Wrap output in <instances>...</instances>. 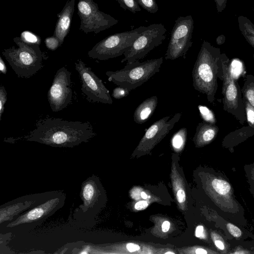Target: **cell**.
Returning <instances> with one entry per match:
<instances>
[{"label":"cell","instance_id":"9","mask_svg":"<svg viewBox=\"0 0 254 254\" xmlns=\"http://www.w3.org/2000/svg\"><path fill=\"white\" fill-rule=\"evenodd\" d=\"M77 14L80 19L79 30L87 34H97L117 24L118 20L99 9L93 0H79Z\"/></svg>","mask_w":254,"mask_h":254},{"label":"cell","instance_id":"18","mask_svg":"<svg viewBox=\"0 0 254 254\" xmlns=\"http://www.w3.org/2000/svg\"><path fill=\"white\" fill-rule=\"evenodd\" d=\"M241 33L248 43L254 48V24L248 17L241 15L238 18Z\"/></svg>","mask_w":254,"mask_h":254},{"label":"cell","instance_id":"12","mask_svg":"<svg viewBox=\"0 0 254 254\" xmlns=\"http://www.w3.org/2000/svg\"><path fill=\"white\" fill-rule=\"evenodd\" d=\"M181 116L182 113H178L170 120V116H166L154 122L146 130L137 147L138 150L145 151L153 148L169 132Z\"/></svg>","mask_w":254,"mask_h":254},{"label":"cell","instance_id":"11","mask_svg":"<svg viewBox=\"0 0 254 254\" xmlns=\"http://www.w3.org/2000/svg\"><path fill=\"white\" fill-rule=\"evenodd\" d=\"M71 73L65 66L59 69L48 92V100L53 112L63 110L71 102Z\"/></svg>","mask_w":254,"mask_h":254},{"label":"cell","instance_id":"22","mask_svg":"<svg viewBox=\"0 0 254 254\" xmlns=\"http://www.w3.org/2000/svg\"><path fill=\"white\" fill-rule=\"evenodd\" d=\"M20 38L23 42L28 44L40 45L41 43V39L38 35L28 30L23 31Z\"/></svg>","mask_w":254,"mask_h":254},{"label":"cell","instance_id":"41","mask_svg":"<svg viewBox=\"0 0 254 254\" xmlns=\"http://www.w3.org/2000/svg\"><path fill=\"white\" fill-rule=\"evenodd\" d=\"M195 253L198 254H207V252L206 251V250L203 249H197L195 250Z\"/></svg>","mask_w":254,"mask_h":254},{"label":"cell","instance_id":"17","mask_svg":"<svg viewBox=\"0 0 254 254\" xmlns=\"http://www.w3.org/2000/svg\"><path fill=\"white\" fill-rule=\"evenodd\" d=\"M219 128L215 125L200 123L196 127L193 140L198 146L207 144L216 137Z\"/></svg>","mask_w":254,"mask_h":254},{"label":"cell","instance_id":"7","mask_svg":"<svg viewBox=\"0 0 254 254\" xmlns=\"http://www.w3.org/2000/svg\"><path fill=\"white\" fill-rule=\"evenodd\" d=\"M167 30L161 23H154L146 29L134 40L131 46L124 53L121 62L128 64L144 58L151 50L161 45L166 38Z\"/></svg>","mask_w":254,"mask_h":254},{"label":"cell","instance_id":"2","mask_svg":"<svg viewBox=\"0 0 254 254\" xmlns=\"http://www.w3.org/2000/svg\"><path fill=\"white\" fill-rule=\"evenodd\" d=\"M226 56L219 48L203 41L192 71V85L194 89L205 94L210 103L215 100L217 79L223 80V63Z\"/></svg>","mask_w":254,"mask_h":254},{"label":"cell","instance_id":"14","mask_svg":"<svg viewBox=\"0 0 254 254\" xmlns=\"http://www.w3.org/2000/svg\"><path fill=\"white\" fill-rule=\"evenodd\" d=\"M75 1V0H67L62 10L57 14L58 20L53 36L58 38L61 46L69 31Z\"/></svg>","mask_w":254,"mask_h":254},{"label":"cell","instance_id":"40","mask_svg":"<svg viewBox=\"0 0 254 254\" xmlns=\"http://www.w3.org/2000/svg\"><path fill=\"white\" fill-rule=\"evenodd\" d=\"M225 38L224 35H220V36H218L216 39V42H217V44L221 45V44H223L224 42L222 41V40H223V38Z\"/></svg>","mask_w":254,"mask_h":254},{"label":"cell","instance_id":"38","mask_svg":"<svg viewBox=\"0 0 254 254\" xmlns=\"http://www.w3.org/2000/svg\"><path fill=\"white\" fill-rule=\"evenodd\" d=\"M170 223L168 221H164L162 225V230L164 232H167L169 230Z\"/></svg>","mask_w":254,"mask_h":254},{"label":"cell","instance_id":"43","mask_svg":"<svg viewBox=\"0 0 254 254\" xmlns=\"http://www.w3.org/2000/svg\"><path fill=\"white\" fill-rule=\"evenodd\" d=\"M166 254H174V253L171 252H166Z\"/></svg>","mask_w":254,"mask_h":254},{"label":"cell","instance_id":"36","mask_svg":"<svg viewBox=\"0 0 254 254\" xmlns=\"http://www.w3.org/2000/svg\"><path fill=\"white\" fill-rule=\"evenodd\" d=\"M0 70L4 74L6 73V67L4 61L1 57H0Z\"/></svg>","mask_w":254,"mask_h":254},{"label":"cell","instance_id":"4","mask_svg":"<svg viewBox=\"0 0 254 254\" xmlns=\"http://www.w3.org/2000/svg\"><path fill=\"white\" fill-rule=\"evenodd\" d=\"M163 61L162 57L143 62L136 61L127 63L121 69L108 71L106 75L109 81L131 91L141 86L159 72Z\"/></svg>","mask_w":254,"mask_h":254},{"label":"cell","instance_id":"25","mask_svg":"<svg viewBox=\"0 0 254 254\" xmlns=\"http://www.w3.org/2000/svg\"><path fill=\"white\" fill-rule=\"evenodd\" d=\"M120 6L125 10H128L133 13L141 11L139 5L136 0H116Z\"/></svg>","mask_w":254,"mask_h":254},{"label":"cell","instance_id":"30","mask_svg":"<svg viewBox=\"0 0 254 254\" xmlns=\"http://www.w3.org/2000/svg\"><path fill=\"white\" fill-rule=\"evenodd\" d=\"M246 113L249 125L254 129V108L249 107L246 109Z\"/></svg>","mask_w":254,"mask_h":254},{"label":"cell","instance_id":"39","mask_svg":"<svg viewBox=\"0 0 254 254\" xmlns=\"http://www.w3.org/2000/svg\"><path fill=\"white\" fill-rule=\"evenodd\" d=\"M215 245L220 250H223L224 249V246L223 243L219 240H216L215 241Z\"/></svg>","mask_w":254,"mask_h":254},{"label":"cell","instance_id":"35","mask_svg":"<svg viewBox=\"0 0 254 254\" xmlns=\"http://www.w3.org/2000/svg\"><path fill=\"white\" fill-rule=\"evenodd\" d=\"M127 249L130 252H133L140 249V247L133 243H128L127 246Z\"/></svg>","mask_w":254,"mask_h":254},{"label":"cell","instance_id":"6","mask_svg":"<svg viewBox=\"0 0 254 254\" xmlns=\"http://www.w3.org/2000/svg\"><path fill=\"white\" fill-rule=\"evenodd\" d=\"M229 62L226 56L223 63V109L243 124L247 121L243 95L238 81L232 74Z\"/></svg>","mask_w":254,"mask_h":254},{"label":"cell","instance_id":"27","mask_svg":"<svg viewBox=\"0 0 254 254\" xmlns=\"http://www.w3.org/2000/svg\"><path fill=\"white\" fill-rule=\"evenodd\" d=\"M46 47L51 51L56 50L61 46L59 40L56 36L47 37L45 40Z\"/></svg>","mask_w":254,"mask_h":254},{"label":"cell","instance_id":"31","mask_svg":"<svg viewBox=\"0 0 254 254\" xmlns=\"http://www.w3.org/2000/svg\"><path fill=\"white\" fill-rule=\"evenodd\" d=\"M227 227L230 233L234 237H239L241 235V231L235 225L228 223L227 225Z\"/></svg>","mask_w":254,"mask_h":254},{"label":"cell","instance_id":"8","mask_svg":"<svg viewBox=\"0 0 254 254\" xmlns=\"http://www.w3.org/2000/svg\"><path fill=\"white\" fill-rule=\"evenodd\" d=\"M193 28L194 21L191 15L179 16L175 20L165 55L166 60L185 58L192 45Z\"/></svg>","mask_w":254,"mask_h":254},{"label":"cell","instance_id":"10","mask_svg":"<svg viewBox=\"0 0 254 254\" xmlns=\"http://www.w3.org/2000/svg\"><path fill=\"white\" fill-rule=\"evenodd\" d=\"M75 68L81 81V91L93 102L112 104L113 100L109 90L92 69L80 59L75 62Z\"/></svg>","mask_w":254,"mask_h":254},{"label":"cell","instance_id":"19","mask_svg":"<svg viewBox=\"0 0 254 254\" xmlns=\"http://www.w3.org/2000/svg\"><path fill=\"white\" fill-rule=\"evenodd\" d=\"M242 91L244 100L254 108V76L246 75Z\"/></svg>","mask_w":254,"mask_h":254},{"label":"cell","instance_id":"23","mask_svg":"<svg viewBox=\"0 0 254 254\" xmlns=\"http://www.w3.org/2000/svg\"><path fill=\"white\" fill-rule=\"evenodd\" d=\"M198 109L203 122L215 125L216 123L215 117L211 110L206 106L200 105L198 106Z\"/></svg>","mask_w":254,"mask_h":254},{"label":"cell","instance_id":"29","mask_svg":"<svg viewBox=\"0 0 254 254\" xmlns=\"http://www.w3.org/2000/svg\"><path fill=\"white\" fill-rule=\"evenodd\" d=\"M7 100V92L5 87L1 85L0 87V121L4 112V105Z\"/></svg>","mask_w":254,"mask_h":254},{"label":"cell","instance_id":"24","mask_svg":"<svg viewBox=\"0 0 254 254\" xmlns=\"http://www.w3.org/2000/svg\"><path fill=\"white\" fill-rule=\"evenodd\" d=\"M212 185L216 192L222 195L228 193L231 189L229 184L222 180L214 179L212 182Z\"/></svg>","mask_w":254,"mask_h":254},{"label":"cell","instance_id":"16","mask_svg":"<svg viewBox=\"0 0 254 254\" xmlns=\"http://www.w3.org/2000/svg\"><path fill=\"white\" fill-rule=\"evenodd\" d=\"M158 103V98L153 96L144 100L136 108L133 121L138 124L145 123L153 114Z\"/></svg>","mask_w":254,"mask_h":254},{"label":"cell","instance_id":"34","mask_svg":"<svg viewBox=\"0 0 254 254\" xmlns=\"http://www.w3.org/2000/svg\"><path fill=\"white\" fill-rule=\"evenodd\" d=\"M148 206V203L146 201H139L137 202L134 206V207L137 210H142L146 208Z\"/></svg>","mask_w":254,"mask_h":254},{"label":"cell","instance_id":"37","mask_svg":"<svg viewBox=\"0 0 254 254\" xmlns=\"http://www.w3.org/2000/svg\"><path fill=\"white\" fill-rule=\"evenodd\" d=\"M203 227L201 225L198 226L196 229L195 235L197 237H200L203 234Z\"/></svg>","mask_w":254,"mask_h":254},{"label":"cell","instance_id":"28","mask_svg":"<svg viewBox=\"0 0 254 254\" xmlns=\"http://www.w3.org/2000/svg\"><path fill=\"white\" fill-rule=\"evenodd\" d=\"M129 91L127 88L118 86L114 89L112 96L115 99H121L127 96L129 94Z\"/></svg>","mask_w":254,"mask_h":254},{"label":"cell","instance_id":"26","mask_svg":"<svg viewBox=\"0 0 254 254\" xmlns=\"http://www.w3.org/2000/svg\"><path fill=\"white\" fill-rule=\"evenodd\" d=\"M139 5L147 12L155 13L159 9L155 0H136Z\"/></svg>","mask_w":254,"mask_h":254},{"label":"cell","instance_id":"5","mask_svg":"<svg viewBox=\"0 0 254 254\" xmlns=\"http://www.w3.org/2000/svg\"><path fill=\"white\" fill-rule=\"evenodd\" d=\"M146 27L140 26L131 31L110 35L97 43L87 55L93 59L105 61L124 55Z\"/></svg>","mask_w":254,"mask_h":254},{"label":"cell","instance_id":"21","mask_svg":"<svg viewBox=\"0 0 254 254\" xmlns=\"http://www.w3.org/2000/svg\"><path fill=\"white\" fill-rule=\"evenodd\" d=\"M187 135V129L183 127L178 130L172 136L171 143L173 148L179 150L183 147Z\"/></svg>","mask_w":254,"mask_h":254},{"label":"cell","instance_id":"42","mask_svg":"<svg viewBox=\"0 0 254 254\" xmlns=\"http://www.w3.org/2000/svg\"><path fill=\"white\" fill-rule=\"evenodd\" d=\"M141 196L142 198L143 199H146L147 198V195L144 192H142L141 193Z\"/></svg>","mask_w":254,"mask_h":254},{"label":"cell","instance_id":"13","mask_svg":"<svg viewBox=\"0 0 254 254\" xmlns=\"http://www.w3.org/2000/svg\"><path fill=\"white\" fill-rule=\"evenodd\" d=\"M60 203L59 197L49 199L20 215L15 220L8 224L7 227H13L23 224L38 221L59 208Z\"/></svg>","mask_w":254,"mask_h":254},{"label":"cell","instance_id":"33","mask_svg":"<svg viewBox=\"0 0 254 254\" xmlns=\"http://www.w3.org/2000/svg\"><path fill=\"white\" fill-rule=\"evenodd\" d=\"M177 197L178 202L180 203L184 202L186 200V194L182 190H179L177 192Z\"/></svg>","mask_w":254,"mask_h":254},{"label":"cell","instance_id":"3","mask_svg":"<svg viewBox=\"0 0 254 254\" xmlns=\"http://www.w3.org/2000/svg\"><path fill=\"white\" fill-rule=\"evenodd\" d=\"M13 41L18 48L5 49L2 54L18 77L30 78L43 66L44 53L40 45L26 44L20 37L14 38Z\"/></svg>","mask_w":254,"mask_h":254},{"label":"cell","instance_id":"15","mask_svg":"<svg viewBox=\"0 0 254 254\" xmlns=\"http://www.w3.org/2000/svg\"><path fill=\"white\" fill-rule=\"evenodd\" d=\"M98 190L93 176L83 182L80 192L83 205H81L84 212L93 207L98 196Z\"/></svg>","mask_w":254,"mask_h":254},{"label":"cell","instance_id":"1","mask_svg":"<svg viewBox=\"0 0 254 254\" xmlns=\"http://www.w3.org/2000/svg\"><path fill=\"white\" fill-rule=\"evenodd\" d=\"M35 126L23 138L55 147H73L88 142L96 135L88 122L46 118L37 122Z\"/></svg>","mask_w":254,"mask_h":254},{"label":"cell","instance_id":"32","mask_svg":"<svg viewBox=\"0 0 254 254\" xmlns=\"http://www.w3.org/2000/svg\"><path fill=\"white\" fill-rule=\"evenodd\" d=\"M216 5L217 12L220 13L225 8L227 0H214Z\"/></svg>","mask_w":254,"mask_h":254},{"label":"cell","instance_id":"20","mask_svg":"<svg viewBox=\"0 0 254 254\" xmlns=\"http://www.w3.org/2000/svg\"><path fill=\"white\" fill-rule=\"evenodd\" d=\"M29 205H23L21 203L15 204L11 206L0 209V223L3 221L9 220L14 215L19 212L20 210L27 208Z\"/></svg>","mask_w":254,"mask_h":254}]
</instances>
